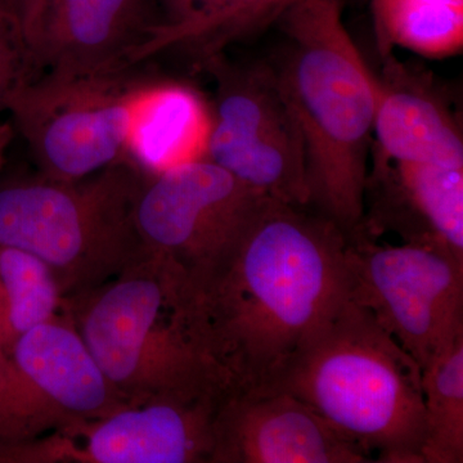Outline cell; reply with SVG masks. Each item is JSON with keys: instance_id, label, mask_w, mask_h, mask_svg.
I'll return each instance as SVG.
<instances>
[{"instance_id": "cell-1", "label": "cell", "mask_w": 463, "mask_h": 463, "mask_svg": "<svg viewBox=\"0 0 463 463\" xmlns=\"http://www.w3.org/2000/svg\"><path fill=\"white\" fill-rule=\"evenodd\" d=\"M347 236L265 197L224 255L191 279L201 334L232 392L267 388L350 297Z\"/></svg>"}, {"instance_id": "cell-2", "label": "cell", "mask_w": 463, "mask_h": 463, "mask_svg": "<svg viewBox=\"0 0 463 463\" xmlns=\"http://www.w3.org/2000/svg\"><path fill=\"white\" fill-rule=\"evenodd\" d=\"M276 18L288 48L273 70L303 137L309 206L353 236L365 218L379 79L344 25L339 0H289Z\"/></svg>"}, {"instance_id": "cell-3", "label": "cell", "mask_w": 463, "mask_h": 463, "mask_svg": "<svg viewBox=\"0 0 463 463\" xmlns=\"http://www.w3.org/2000/svg\"><path fill=\"white\" fill-rule=\"evenodd\" d=\"M66 310L127 403L232 392L207 353L190 276L163 255L141 257Z\"/></svg>"}, {"instance_id": "cell-4", "label": "cell", "mask_w": 463, "mask_h": 463, "mask_svg": "<svg viewBox=\"0 0 463 463\" xmlns=\"http://www.w3.org/2000/svg\"><path fill=\"white\" fill-rule=\"evenodd\" d=\"M267 389L300 399L376 462L425 463L421 368L350 297Z\"/></svg>"}, {"instance_id": "cell-5", "label": "cell", "mask_w": 463, "mask_h": 463, "mask_svg": "<svg viewBox=\"0 0 463 463\" xmlns=\"http://www.w3.org/2000/svg\"><path fill=\"white\" fill-rule=\"evenodd\" d=\"M146 175L127 158L78 181L5 185L0 245L44 261L66 298L99 288L142 255L134 209Z\"/></svg>"}, {"instance_id": "cell-6", "label": "cell", "mask_w": 463, "mask_h": 463, "mask_svg": "<svg viewBox=\"0 0 463 463\" xmlns=\"http://www.w3.org/2000/svg\"><path fill=\"white\" fill-rule=\"evenodd\" d=\"M132 69L106 74L45 72L8 99L14 128L42 178L78 181L127 160L137 109L156 81Z\"/></svg>"}, {"instance_id": "cell-7", "label": "cell", "mask_w": 463, "mask_h": 463, "mask_svg": "<svg viewBox=\"0 0 463 463\" xmlns=\"http://www.w3.org/2000/svg\"><path fill=\"white\" fill-rule=\"evenodd\" d=\"M350 298L420 368L463 334V261L430 242L377 245L347 237Z\"/></svg>"}, {"instance_id": "cell-8", "label": "cell", "mask_w": 463, "mask_h": 463, "mask_svg": "<svg viewBox=\"0 0 463 463\" xmlns=\"http://www.w3.org/2000/svg\"><path fill=\"white\" fill-rule=\"evenodd\" d=\"M205 70L215 81L206 158L269 199L309 207L303 137L273 67L223 54Z\"/></svg>"}, {"instance_id": "cell-9", "label": "cell", "mask_w": 463, "mask_h": 463, "mask_svg": "<svg viewBox=\"0 0 463 463\" xmlns=\"http://www.w3.org/2000/svg\"><path fill=\"white\" fill-rule=\"evenodd\" d=\"M230 394L127 403L44 437L0 446V462L212 463L216 421Z\"/></svg>"}, {"instance_id": "cell-10", "label": "cell", "mask_w": 463, "mask_h": 463, "mask_svg": "<svg viewBox=\"0 0 463 463\" xmlns=\"http://www.w3.org/2000/svg\"><path fill=\"white\" fill-rule=\"evenodd\" d=\"M124 404L66 310L9 350L0 379V446L33 440Z\"/></svg>"}, {"instance_id": "cell-11", "label": "cell", "mask_w": 463, "mask_h": 463, "mask_svg": "<svg viewBox=\"0 0 463 463\" xmlns=\"http://www.w3.org/2000/svg\"><path fill=\"white\" fill-rule=\"evenodd\" d=\"M265 197L209 158H192L146 175L134 223L143 250L200 279L233 248Z\"/></svg>"}, {"instance_id": "cell-12", "label": "cell", "mask_w": 463, "mask_h": 463, "mask_svg": "<svg viewBox=\"0 0 463 463\" xmlns=\"http://www.w3.org/2000/svg\"><path fill=\"white\" fill-rule=\"evenodd\" d=\"M370 458L300 399L260 388L232 392L225 399L212 463L373 462Z\"/></svg>"}, {"instance_id": "cell-13", "label": "cell", "mask_w": 463, "mask_h": 463, "mask_svg": "<svg viewBox=\"0 0 463 463\" xmlns=\"http://www.w3.org/2000/svg\"><path fill=\"white\" fill-rule=\"evenodd\" d=\"M157 21L156 0H50L33 60L57 74L125 71Z\"/></svg>"}, {"instance_id": "cell-14", "label": "cell", "mask_w": 463, "mask_h": 463, "mask_svg": "<svg viewBox=\"0 0 463 463\" xmlns=\"http://www.w3.org/2000/svg\"><path fill=\"white\" fill-rule=\"evenodd\" d=\"M289 0H156L158 21L128 58V67L175 54L205 69L213 58L261 21L276 18Z\"/></svg>"}, {"instance_id": "cell-15", "label": "cell", "mask_w": 463, "mask_h": 463, "mask_svg": "<svg viewBox=\"0 0 463 463\" xmlns=\"http://www.w3.org/2000/svg\"><path fill=\"white\" fill-rule=\"evenodd\" d=\"M398 74L379 80L373 134L383 158L463 166L462 134L449 109L431 91Z\"/></svg>"}, {"instance_id": "cell-16", "label": "cell", "mask_w": 463, "mask_h": 463, "mask_svg": "<svg viewBox=\"0 0 463 463\" xmlns=\"http://www.w3.org/2000/svg\"><path fill=\"white\" fill-rule=\"evenodd\" d=\"M209 125L199 97L182 85L157 80L137 109L128 157L147 174L197 158Z\"/></svg>"}, {"instance_id": "cell-17", "label": "cell", "mask_w": 463, "mask_h": 463, "mask_svg": "<svg viewBox=\"0 0 463 463\" xmlns=\"http://www.w3.org/2000/svg\"><path fill=\"white\" fill-rule=\"evenodd\" d=\"M392 205L407 212L405 242L444 246L463 261V166L394 163Z\"/></svg>"}, {"instance_id": "cell-18", "label": "cell", "mask_w": 463, "mask_h": 463, "mask_svg": "<svg viewBox=\"0 0 463 463\" xmlns=\"http://www.w3.org/2000/svg\"><path fill=\"white\" fill-rule=\"evenodd\" d=\"M53 270L24 250L0 245V350L8 354L24 335L66 310Z\"/></svg>"}, {"instance_id": "cell-19", "label": "cell", "mask_w": 463, "mask_h": 463, "mask_svg": "<svg viewBox=\"0 0 463 463\" xmlns=\"http://www.w3.org/2000/svg\"><path fill=\"white\" fill-rule=\"evenodd\" d=\"M381 53L403 48L444 58L463 48V0H373Z\"/></svg>"}, {"instance_id": "cell-20", "label": "cell", "mask_w": 463, "mask_h": 463, "mask_svg": "<svg viewBox=\"0 0 463 463\" xmlns=\"http://www.w3.org/2000/svg\"><path fill=\"white\" fill-rule=\"evenodd\" d=\"M425 463L463 462V334L421 370Z\"/></svg>"}, {"instance_id": "cell-21", "label": "cell", "mask_w": 463, "mask_h": 463, "mask_svg": "<svg viewBox=\"0 0 463 463\" xmlns=\"http://www.w3.org/2000/svg\"><path fill=\"white\" fill-rule=\"evenodd\" d=\"M38 70L20 21L5 0H0V112L17 88L35 78Z\"/></svg>"}, {"instance_id": "cell-22", "label": "cell", "mask_w": 463, "mask_h": 463, "mask_svg": "<svg viewBox=\"0 0 463 463\" xmlns=\"http://www.w3.org/2000/svg\"><path fill=\"white\" fill-rule=\"evenodd\" d=\"M5 2L20 21L21 29L33 58V52L41 35L43 18L50 0H5Z\"/></svg>"}, {"instance_id": "cell-23", "label": "cell", "mask_w": 463, "mask_h": 463, "mask_svg": "<svg viewBox=\"0 0 463 463\" xmlns=\"http://www.w3.org/2000/svg\"><path fill=\"white\" fill-rule=\"evenodd\" d=\"M14 128L11 123L0 124V172L5 165V155L14 141Z\"/></svg>"}, {"instance_id": "cell-24", "label": "cell", "mask_w": 463, "mask_h": 463, "mask_svg": "<svg viewBox=\"0 0 463 463\" xmlns=\"http://www.w3.org/2000/svg\"><path fill=\"white\" fill-rule=\"evenodd\" d=\"M5 359H7V354L0 350V379H2L3 370H5Z\"/></svg>"}]
</instances>
